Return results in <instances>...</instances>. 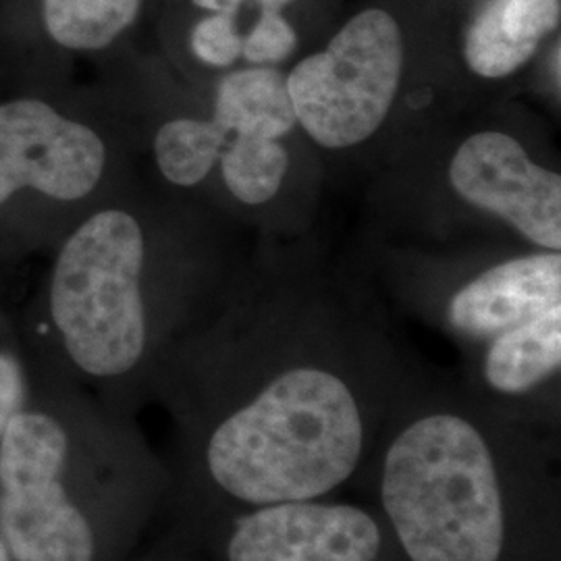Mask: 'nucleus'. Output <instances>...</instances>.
<instances>
[{
	"label": "nucleus",
	"instance_id": "aec40b11",
	"mask_svg": "<svg viewBox=\"0 0 561 561\" xmlns=\"http://www.w3.org/2000/svg\"><path fill=\"white\" fill-rule=\"evenodd\" d=\"M0 561H11L9 560V553H7V549H4L2 542H0Z\"/></svg>",
	"mask_w": 561,
	"mask_h": 561
},
{
	"label": "nucleus",
	"instance_id": "1a4fd4ad",
	"mask_svg": "<svg viewBox=\"0 0 561 561\" xmlns=\"http://www.w3.org/2000/svg\"><path fill=\"white\" fill-rule=\"evenodd\" d=\"M558 23L560 0H491L468 30L466 62L482 78H505Z\"/></svg>",
	"mask_w": 561,
	"mask_h": 561
},
{
	"label": "nucleus",
	"instance_id": "f8f14e48",
	"mask_svg": "<svg viewBox=\"0 0 561 561\" xmlns=\"http://www.w3.org/2000/svg\"><path fill=\"white\" fill-rule=\"evenodd\" d=\"M50 38L71 50H101L136 21L141 0H42Z\"/></svg>",
	"mask_w": 561,
	"mask_h": 561
},
{
	"label": "nucleus",
	"instance_id": "20e7f679",
	"mask_svg": "<svg viewBox=\"0 0 561 561\" xmlns=\"http://www.w3.org/2000/svg\"><path fill=\"white\" fill-rule=\"evenodd\" d=\"M69 442L46 414L18 412L0 437V526L20 561H94L96 533L67 497Z\"/></svg>",
	"mask_w": 561,
	"mask_h": 561
},
{
	"label": "nucleus",
	"instance_id": "4468645a",
	"mask_svg": "<svg viewBox=\"0 0 561 561\" xmlns=\"http://www.w3.org/2000/svg\"><path fill=\"white\" fill-rule=\"evenodd\" d=\"M222 178L243 204H264L279 192L289 159L277 140L238 136L221 157Z\"/></svg>",
	"mask_w": 561,
	"mask_h": 561
},
{
	"label": "nucleus",
	"instance_id": "423d86ee",
	"mask_svg": "<svg viewBox=\"0 0 561 561\" xmlns=\"http://www.w3.org/2000/svg\"><path fill=\"white\" fill-rule=\"evenodd\" d=\"M104 161L101 138L50 104H0V206L23 187L55 201H80L101 181Z\"/></svg>",
	"mask_w": 561,
	"mask_h": 561
},
{
	"label": "nucleus",
	"instance_id": "f257e3e1",
	"mask_svg": "<svg viewBox=\"0 0 561 561\" xmlns=\"http://www.w3.org/2000/svg\"><path fill=\"white\" fill-rule=\"evenodd\" d=\"M456 408L385 422L362 474L405 561H560L558 443Z\"/></svg>",
	"mask_w": 561,
	"mask_h": 561
},
{
	"label": "nucleus",
	"instance_id": "6ab92c4d",
	"mask_svg": "<svg viewBox=\"0 0 561 561\" xmlns=\"http://www.w3.org/2000/svg\"><path fill=\"white\" fill-rule=\"evenodd\" d=\"M261 2V7H271V9H280L285 2H289V0H259Z\"/></svg>",
	"mask_w": 561,
	"mask_h": 561
},
{
	"label": "nucleus",
	"instance_id": "dca6fc26",
	"mask_svg": "<svg viewBox=\"0 0 561 561\" xmlns=\"http://www.w3.org/2000/svg\"><path fill=\"white\" fill-rule=\"evenodd\" d=\"M192 48L198 59L227 67L241 55V38L233 23V15L215 13L202 20L192 34Z\"/></svg>",
	"mask_w": 561,
	"mask_h": 561
},
{
	"label": "nucleus",
	"instance_id": "9b49d317",
	"mask_svg": "<svg viewBox=\"0 0 561 561\" xmlns=\"http://www.w3.org/2000/svg\"><path fill=\"white\" fill-rule=\"evenodd\" d=\"M213 123L227 136L279 140L298 123L287 80L273 69H245L227 76L219 83Z\"/></svg>",
	"mask_w": 561,
	"mask_h": 561
},
{
	"label": "nucleus",
	"instance_id": "39448f33",
	"mask_svg": "<svg viewBox=\"0 0 561 561\" xmlns=\"http://www.w3.org/2000/svg\"><path fill=\"white\" fill-rule=\"evenodd\" d=\"M219 561H405L373 505L273 503L225 518Z\"/></svg>",
	"mask_w": 561,
	"mask_h": 561
},
{
	"label": "nucleus",
	"instance_id": "6e6552de",
	"mask_svg": "<svg viewBox=\"0 0 561 561\" xmlns=\"http://www.w3.org/2000/svg\"><path fill=\"white\" fill-rule=\"evenodd\" d=\"M561 306V256L537 254L502 262L449 300L447 321L466 337L493 340Z\"/></svg>",
	"mask_w": 561,
	"mask_h": 561
},
{
	"label": "nucleus",
	"instance_id": "0eeeda50",
	"mask_svg": "<svg viewBox=\"0 0 561 561\" xmlns=\"http://www.w3.org/2000/svg\"><path fill=\"white\" fill-rule=\"evenodd\" d=\"M449 180L463 201L512 222L549 250L561 245V178L528 159L520 141L482 131L461 144Z\"/></svg>",
	"mask_w": 561,
	"mask_h": 561
},
{
	"label": "nucleus",
	"instance_id": "ddd939ff",
	"mask_svg": "<svg viewBox=\"0 0 561 561\" xmlns=\"http://www.w3.org/2000/svg\"><path fill=\"white\" fill-rule=\"evenodd\" d=\"M225 141L227 134L213 121L175 119L164 123L154 141L162 175L181 187L201 183L221 157Z\"/></svg>",
	"mask_w": 561,
	"mask_h": 561
},
{
	"label": "nucleus",
	"instance_id": "a211bd4d",
	"mask_svg": "<svg viewBox=\"0 0 561 561\" xmlns=\"http://www.w3.org/2000/svg\"><path fill=\"white\" fill-rule=\"evenodd\" d=\"M192 2H194V4H198L202 9L215 11V13L236 15L245 0H192Z\"/></svg>",
	"mask_w": 561,
	"mask_h": 561
},
{
	"label": "nucleus",
	"instance_id": "f03ea898",
	"mask_svg": "<svg viewBox=\"0 0 561 561\" xmlns=\"http://www.w3.org/2000/svg\"><path fill=\"white\" fill-rule=\"evenodd\" d=\"M144 236L123 210H102L65 241L50 280V312L83 373L127 375L144 356Z\"/></svg>",
	"mask_w": 561,
	"mask_h": 561
},
{
	"label": "nucleus",
	"instance_id": "2eb2a0df",
	"mask_svg": "<svg viewBox=\"0 0 561 561\" xmlns=\"http://www.w3.org/2000/svg\"><path fill=\"white\" fill-rule=\"evenodd\" d=\"M296 42V32L280 18L279 9L262 7L261 20L241 42V53L252 62H277L294 53Z\"/></svg>",
	"mask_w": 561,
	"mask_h": 561
},
{
	"label": "nucleus",
	"instance_id": "9d476101",
	"mask_svg": "<svg viewBox=\"0 0 561 561\" xmlns=\"http://www.w3.org/2000/svg\"><path fill=\"white\" fill-rule=\"evenodd\" d=\"M561 366V306L493 337L482 379L505 398H522L553 379Z\"/></svg>",
	"mask_w": 561,
	"mask_h": 561
},
{
	"label": "nucleus",
	"instance_id": "f3484780",
	"mask_svg": "<svg viewBox=\"0 0 561 561\" xmlns=\"http://www.w3.org/2000/svg\"><path fill=\"white\" fill-rule=\"evenodd\" d=\"M21 401V377L18 364L0 356V433L4 424L18 414Z\"/></svg>",
	"mask_w": 561,
	"mask_h": 561
},
{
	"label": "nucleus",
	"instance_id": "7ed1b4c3",
	"mask_svg": "<svg viewBox=\"0 0 561 561\" xmlns=\"http://www.w3.org/2000/svg\"><path fill=\"white\" fill-rule=\"evenodd\" d=\"M403 42L398 21L368 9L350 21L324 53L296 65L287 78L298 123L324 148L370 138L398 94Z\"/></svg>",
	"mask_w": 561,
	"mask_h": 561
}]
</instances>
